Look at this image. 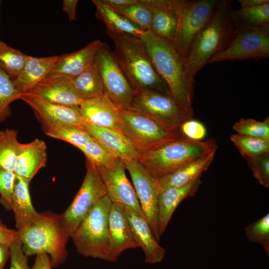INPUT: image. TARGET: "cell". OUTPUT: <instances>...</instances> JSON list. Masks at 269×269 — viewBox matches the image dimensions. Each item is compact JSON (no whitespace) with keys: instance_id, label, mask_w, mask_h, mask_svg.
Segmentation results:
<instances>
[{"instance_id":"1","label":"cell","mask_w":269,"mask_h":269,"mask_svg":"<svg viewBox=\"0 0 269 269\" xmlns=\"http://www.w3.org/2000/svg\"><path fill=\"white\" fill-rule=\"evenodd\" d=\"M153 67L166 85L170 96L188 119H193L195 80L186 72L185 61L172 43L144 31L140 37Z\"/></svg>"},{"instance_id":"2","label":"cell","mask_w":269,"mask_h":269,"mask_svg":"<svg viewBox=\"0 0 269 269\" xmlns=\"http://www.w3.org/2000/svg\"><path fill=\"white\" fill-rule=\"evenodd\" d=\"M107 32L114 43V56L134 91H156L169 95L166 85L155 72L140 38L126 33Z\"/></svg>"},{"instance_id":"3","label":"cell","mask_w":269,"mask_h":269,"mask_svg":"<svg viewBox=\"0 0 269 269\" xmlns=\"http://www.w3.org/2000/svg\"><path fill=\"white\" fill-rule=\"evenodd\" d=\"M233 9L231 0H218L211 19L194 40L185 60L190 78L195 80L197 72L224 49L235 34L237 30L230 17Z\"/></svg>"},{"instance_id":"4","label":"cell","mask_w":269,"mask_h":269,"mask_svg":"<svg viewBox=\"0 0 269 269\" xmlns=\"http://www.w3.org/2000/svg\"><path fill=\"white\" fill-rule=\"evenodd\" d=\"M17 232L27 256L46 254L53 268L66 261L69 238L61 226L59 214L48 211L40 213L35 221Z\"/></svg>"},{"instance_id":"5","label":"cell","mask_w":269,"mask_h":269,"mask_svg":"<svg viewBox=\"0 0 269 269\" xmlns=\"http://www.w3.org/2000/svg\"><path fill=\"white\" fill-rule=\"evenodd\" d=\"M217 147L214 139L194 141L180 137L155 149L140 152L138 160L159 178L198 157L217 150Z\"/></svg>"},{"instance_id":"6","label":"cell","mask_w":269,"mask_h":269,"mask_svg":"<svg viewBox=\"0 0 269 269\" xmlns=\"http://www.w3.org/2000/svg\"><path fill=\"white\" fill-rule=\"evenodd\" d=\"M112 203L107 195L102 197L71 235L81 255L110 262L109 216Z\"/></svg>"},{"instance_id":"7","label":"cell","mask_w":269,"mask_h":269,"mask_svg":"<svg viewBox=\"0 0 269 269\" xmlns=\"http://www.w3.org/2000/svg\"><path fill=\"white\" fill-rule=\"evenodd\" d=\"M86 173L82 184L67 209L59 215L65 236L70 238L95 205L107 194L96 167L87 160Z\"/></svg>"},{"instance_id":"8","label":"cell","mask_w":269,"mask_h":269,"mask_svg":"<svg viewBox=\"0 0 269 269\" xmlns=\"http://www.w3.org/2000/svg\"><path fill=\"white\" fill-rule=\"evenodd\" d=\"M120 131L139 151L152 150L180 138L179 135L155 120L128 109L120 111Z\"/></svg>"},{"instance_id":"9","label":"cell","mask_w":269,"mask_h":269,"mask_svg":"<svg viewBox=\"0 0 269 269\" xmlns=\"http://www.w3.org/2000/svg\"><path fill=\"white\" fill-rule=\"evenodd\" d=\"M218 1L178 0V25L172 44L184 61L194 40L211 19Z\"/></svg>"},{"instance_id":"10","label":"cell","mask_w":269,"mask_h":269,"mask_svg":"<svg viewBox=\"0 0 269 269\" xmlns=\"http://www.w3.org/2000/svg\"><path fill=\"white\" fill-rule=\"evenodd\" d=\"M105 95L120 111L128 110L134 90L118 65L110 47L102 42L95 59Z\"/></svg>"},{"instance_id":"11","label":"cell","mask_w":269,"mask_h":269,"mask_svg":"<svg viewBox=\"0 0 269 269\" xmlns=\"http://www.w3.org/2000/svg\"><path fill=\"white\" fill-rule=\"evenodd\" d=\"M128 109L144 115L174 131L188 120L169 95L156 91H135Z\"/></svg>"},{"instance_id":"12","label":"cell","mask_w":269,"mask_h":269,"mask_svg":"<svg viewBox=\"0 0 269 269\" xmlns=\"http://www.w3.org/2000/svg\"><path fill=\"white\" fill-rule=\"evenodd\" d=\"M124 161L126 168L131 176L143 216L159 242L161 236L157 221L158 178L138 160Z\"/></svg>"},{"instance_id":"13","label":"cell","mask_w":269,"mask_h":269,"mask_svg":"<svg viewBox=\"0 0 269 269\" xmlns=\"http://www.w3.org/2000/svg\"><path fill=\"white\" fill-rule=\"evenodd\" d=\"M269 56V30L243 29L235 34L221 52L208 63L224 61L260 59Z\"/></svg>"},{"instance_id":"14","label":"cell","mask_w":269,"mask_h":269,"mask_svg":"<svg viewBox=\"0 0 269 269\" xmlns=\"http://www.w3.org/2000/svg\"><path fill=\"white\" fill-rule=\"evenodd\" d=\"M96 168L111 202L120 204L143 216L135 190L126 176L124 160L117 158L109 166Z\"/></svg>"},{"instance_id":"15","label":"cell","mask_w":269,"mask_h":269,"mask_svg":"<svg viewBox=\"0 0 269 269\" xmlns=\"http://www.w3.org/2000/svg\"><path fill=\"white\" fill-rule=\"evenodd\" d=\"M33 110L42 126H75L84 128L86 122L79 107L53 103L29 94H23L20 99Z\"/></svg>"},{"instance_id":"16","label":"cell","mask_w":269,"mask_h":269,"mask_svg":"<svg viewBox=\"0 0 269 269\" xmlns=\"http://www.w3.org/2000/svg\"><path fill=\"white\" fill-rule=\"evenodd\" d=\"M102 42L95 40L82 49L59 56L55 66L44 79L70 80L78 76L94 63Z\"/></svg>"},{"instance_id":"17","label":"cell","mask_w":269,"mask_h":269,"mask_svg":"<svg viewBox=\"0 0 269 269\" xmlns=\"http://www.w3.org/2000/svg\"><path fill=\"white\" fill-rule=\"evenodd\" d=\"M109 228L111 240L110 262H116L126 250L139 248L122 205L112 203Z\"/></svg>"},{"instance_id":"18","label":"cell","mask_w":269,"mask_h":269,"mask_svg":"<svg viewBox=\"0 0 269 269\" xmlns=\"http://www.w3.org/2000/svg\"><path fill=\"white\" fill-rule=\"evenodd\" d=\"M140 0L152 11L151 25L148 31L173 43L178 25V0Z\"/></svg>"},{"instance_id":"19","label":"cell","mask_w":269,"mask_h":269,"mask_svg":"<svg viewBox=\"0 0 269 269\" xmlns=\"http://www.w3.org/2000/svg\"><path fill=\"white\" fill-rule=\"evenodd\" d=\"M79 109L86 123L120 131L121 111L105 95L82 101Z\"/></svg>"},{"instance_id":"20","label":"cell","mask_w":269,"mask_h":269,"mask_svg":"<svg viewBox=\"0 0 269 269\" xmlns=\"http://www.w3.org/2000/svg\"><path fill=\"white\" fill-rule=\"evenodd\" d=\"M84 128L116 157L123 160H138L139 151L120 131L98 127L87 123Z\"/></svg>"},{"instance_id":"21","label":"cell","mask_w":269,"mask_h":269,"mask_svg":"<svg viewBox=\"0 0 269 269\" xmlns=\"http://www.w3.org/2000/svg\"><path fill=\"white\" fill-rule=\"evenodd\" d=\"M201 177L180 187L167 188L161 191L157 197V221L160 236L164 232L173 212L185 199L194 197L201 184Z\"/></svg>"},{"instance_id":"22","label":"cell","mask_w":269,"mask_h":269,"mask_svg":"<svg viewBox=\"0 0 269 269\" xmlns=\"http://www.w3.org/2000/svg\"><path fill=\"white\" fill-rule=\"evenodd\" d=\"M47 146L43 140L19 143L14 173L16 176L30 183L40 169L46 166Z\"/></svg>"},{"instance_id":"23","label":"cell","mask_w":269,"mask_h":269,"mask_svg":"<svg viewBox=\"0 0 269 269\" xmlns=\"http://www.w3.org/2000/svg\"><path fill=\"white\" fill-rule=\"evenodd\" d=\"M134 237L145 255V262L152 264L163 259L165 250L155 239L147 221L133 210L125 207Z\"/></svg>"},{"instance_id":"24","label":"cell","mask_w":269,"mask_h":269,"mask_svg":"<svg viewBox=\"0 0 269 269\" xmlns=\"http://www.w3.org/2000/svg\"><path fill=\"white\" fill-rule=\"evenodd\" d=\"M25 93L53 103L69 106L79 107L83 101L70 80L43 79Z\"/></svg>"},{"instance_id":"25","label":"cell","mask_w":269,"mask_h":269,"mask_svg":"<svg viewBox=\"0 0 269 269\" xmlns=\"http://www.w3.org/2000/svg\"><path fill=\"white\" fill-rule=\"evenodd\" d=\"M216 151L214 150L198 157L170 174L158 178V193L167 188L184 186L201 177L213 161Z\"/></svg>"},{"instance_id":"26","label":"cell","mask_w":269,"mask_h":269,"mask_svg":"<svg viewBox=\"0 0 269 269\" xmlns=\"http://www.w3.org/2000/svg\"><path fill=\"white\" fill-rule=\"evenodd\" d=\"M59 56L27 58L19 75L12 80L16 90L23 94L45 78L56 63Z\"/></svg>"},{"instance_id":"27","label":"cell","mask_w":269,"mask_h":269,"mask_svg":"<svg viewBox=\"0 0 269 269\" xmlns=\"http://www.w3.org/2000/svg\"><path fill=\"white\" fill-rule=\"evenodd\" d=\"M29 183L16 176L11 199L15 227L19 232L39 216L32 205L29 191Z\"/></svg>"},{"instance_id":"28","label":"cell","mask_w":269,"mask_h":269,"mask_svg":"<svg viewBox=\"0 0 269 269\" xmlns=\"http://www.w3.org/2000/svg\"><path fill=\"white\" fill-rule=\"evenodd\" d=\"M230 17L236 30H269V3L257 7L233 9Z\"/></svg>"},{"instance_id":"29","label":"cell","mask_w":269,"mask_h":269,"mask_svg":"<svg viewBox=\"0 0 269 269\" xmlns=\"http://www.w3.org/2000/svg\"><path fill=\"white\" fill-rule=\"evenodd\" d=\"M96 7V16L106 25L107 32L122 33L140 38L144 31L125 16L104 4L101 0H93Z\"/></svg>"},{"instance_id":"30","label":"cell","mask_w":269,"mask_h":269,"mask_svg":"<svg viewBox=\"0 0 269 269\" xmlns=\"http://www.w3.org/2000/svg\"><path fill=\"white\" fill-rule=\"evenodd\" d=\"M70 81L83 101L92 99L104 95L103 84L95 62Z\"/></svg>"},{"instance_id":"31","label":"cell","mask_w":269,"mask_h":269,"mask_svg":"<svg viewBox=\"0 0 269 269\" xmlns=\"http://www.w3.org/2000/svg\"><path fill=\"white\" fill-rule=\"evenodd\" d=\"M46 135L69 143L79 148L93 140V136L84 128L75 126H42Z\"/></svg>"},{"instance_id":"32","label":"cell","mask_w":269,"mask_h":269,"mask_svg":"<svg viewBox=\"0 0 269 269\" xmlns=\"http://www.w3.org/2000/svg\"><path fill=\"white\" fill-rule=\"evenodd\" d=\"M19 144L16 130L0 131V169L14 171Z\"/></svg>"},{"instance_id":"33","label":"cell","mask_w":269,"mask_h":269,"mask_svg":"<svg viewBox=\"0 0 269 269\" xmlns=\"http://www.w3.org/2000/svg\"><path fill=\"white\" fill-rule=\"evenodd\" d=\"M27 56L4 42H0V69L5 72L12 81L21 72Z\"/></svg>"},{"instance_id":"34","label":"cell","mask_w":269,"mask_h":269,"mask_svg":"<svg viewBox=\"0 0 269 269\" xmlns=\"http://www.w3.org/2000/svg\"><path fill=\"white\" fill-rule=\"evenodd\" d=\"M230 139L244 158L269 153V139L237 133L232 134Z\"/></svg>"},{"instance_id":"35","label":"cell","mask_w":269,"mask_h":269,"mask_svg":"<svg viewBox=\"0 0 269 269\" xmlns=\"http://www.w3.org/2000/svg\"><path fill=\"white\" fill-rule=\"evenodd\" d=\"M114 10L125 16L143 31L149 30L152 11L140 0L126 7Z\"/></svg>"},{"instance_id":"36","label":"cell","mask_w":269,"mask_h":269,"mask_svg":"<svg viewBox=\"0 0 269 269\" xmlns=\"http://www.w3.org/2000/svg\"><path fill=\"white\" fill-rule=\"evenodd\" d=\"M20 94L14 86L8 75L0 69V123L11 115L10 104L19 99Z\"/></svg>"},{"instance_id":"37","label":"cell","mask_w":269,"mask_h":269,"mask_svg":"<svg viewBox=\"0 0 269 269\" xmlns=\"http://www.w3.org/2000/svg\"><path fill=\"white\" fill-rule=\"evenodd\" d=\"M87 160L96 167H108L116 160V157L95 138L79 148Z\"/></svg>"},{"instance_id":"38","label":"cell","mask_w":269,"mask_h":269,"mask_svg":"<svg viewBox=\"0 0 269 269\" xmlns=\"http://www.w3.org/2000/svg\"><path fill=\"white\" fill-rule=\"evenodd\" d=\"M232 129L237 134L269 139V117L262 121L241 118L232 126Z\"/></svg>"},{"instance_id":"39","label":"cell","mask_w":269,"mask_h":269,"mask_svg":"<svg viewBox=\"0 0 269 269\" xmlns=\"http://www.w3.org/2000/svg\"><path fill=\"white\" fill-rule=\"evenodd\" d=\"M245 231L247 239L251 242L261 245L269 256V213L248 225Z\"/></svg>"},{"instance_id":"40","label":"cell","mask_w":269,"mask_h":269,"mask_svg":"<svg viewBox=\"0 0 269 269\" xmlns=\"http://www.w3.org/2000/svg\"><path fill=\"white\" fill-rule=\"evenodd\" d=\"M248 167L259 183L269 187V153L254 157H246Z\"/></svg>"},{"instance_id":"41","label":"cell","mask_w":269,"mask_h":269,"mask_svg":"<svg viewBox=\"0 0 269 269\" xmlns=\"http://www.w3.org/2000/svg\"><path fill=\"white\" fill-rule=\"evenodd\" d=\"M15 178L14 172L0 169V203L7 211L11 209Z\"/></svg>"},{"instance_id":"42","label":"cell","mask_w":269,"mask_h":269,"mask_svg":"<svg viewBox=\"0 0 269 269\" xmlns=\"http://www.w3.org/2000/svg\"><path fill=\"white\" fill-rule=\"evenodd\" d=\"M178 130L184 138L194 141H202L207 135L205 126L200 121L193 119L183 122Z\"/></svg>"},{"instance_id":"43","label":"cell","mask_w":269,"mask_h":269,"mask_svg":"<svg viewBox=\"0 0 269 269\" xmlns=\"http://www.w3.org/2000/svg\"><path fill=\"white\" fill-rule=\"evenodd\" d=\"M9 269H31L28 265V256L23 251L22 244L19 238L9 246Z\"/></svg>"},{"instance_id":"44","label":"cell","mask_w":269,"mask_h":269,"mask_svg":"<svg viewBox=\"0 0 269 269\" xmlns=\"http://www.w3.org/2000/svg\"><path fill=\"white\" fill-rule=\"evenodd\" d=\"M19 238L16 230L8 228L0 220V244L10 246Z\"/></svg>"},{"instance_id":"45","label":"cell","mask_w":269,"mask_h":269,"mask_svg":"<svg viewBox=\"0 0 269 269\" xmlns=\"http://www.w3.org/2000/svg\"><path fill=\"white\" fill-rule=\"evenodd\" d=\"M78 0H64L62 2V10L68 16L70 21L77 20L76 7Z\"/></svg>"},{"instance_id":"46","label":"cell","mask_w":269,"mask_h":269,"mask_svg":"<svg viewBox=\"0 0 269 269\" xmlns=\"http://www.w3.org/2000/svg\"><path fill=\"white\" fill-rule=\"evenodd\" d=\"M52 268L49 257L46 254H40L36 256L31 269H52Z\"/></svg>"},{"instance_id":"47","label":"cell","mask_w":269,"mask_h":269,"mask_svg":"<svg viewBox=\"0 0 269 269\" xmlns=\"http://www.w3.org/2000/svg\"><path fill=\"white\" fill-rule=\"evenodd\" d=\"M101 1L112 9H117L136 3L138 0H101Z\"/></svg>"},{"instance_id":"48","label":"cell","mask_w":269,"mask_h":269,"mask_svg":"<svg viewBox=\"0 0 269 269\" xmlns=\"http://www.w3.org/2000/svg\"><path fill=\"white\" fill-rule=\"evenodd\" d=\"M241 8L254 7L269 3V0H239Z\"/></svg>"},{"instance_id":"49","label":"cell","mask_w":269,"mask_h":269,"mask_svg":"<svg viewBox=\"0 0 269 269\" xmlns=\"http://www.w3.org/2000/svg\"><path fill=\"white\" fill-rule=\"evenodd\" d=\"M9 257V246L0 244V269H3Z\"/></svg>"},{"instance_id":"50","label":"cell","mask_w":269,"mask_h":269,"mask_svg":"<svg viewBox=\"0 0 269 269\" xmlns=\"http://www.w3.org/2000/svg\"><path fill=\"white\" fill-rule=\"evenodd\" d=\"M1 41V40H0V42Z\"/></svg>"}]
</instances>
